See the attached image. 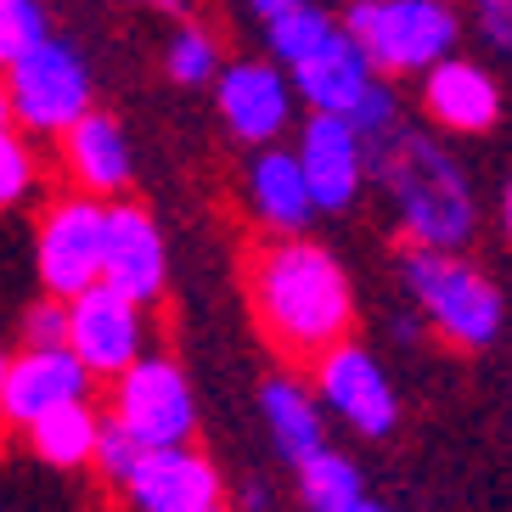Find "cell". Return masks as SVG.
I'll return each instance as SVG.
<instances>
[{
	"instance_id": "30bf717a",
	"label": "cell",
	"mask_w": 512,
	"mask_h": 512,
	"mask_svg": "<svg viewBox=\"0 0 512 512\" xmlns=\"http://www.w3.org/2000/svg\"><path fill=\"white\" fill-rule=\"evenodd\" d=\"M119 496L141 512H214L226 507V484L220 467L192 439H181V445H147Z\"/></svg>"
},
{
	"instance_id": "5bb4252c",
	"label": "cell",
	"mask_w": 512,
	"mask_h": 512,
	"mask_svg": "<svg viewBox=\"0 0 512 512\" xmlns=\"http://www.w3.org/2000/svg\"><path fill=\"white\" fill-rule=\"evenodd\" d=\"M214 102L220 119L231 124V136L248 147H265L293 124V85H287L282 62H220L214 74Z\"/></svg>"
},
{
	"instance_id": "f546056e",
	"label": "cell",
	"mask_w": 512,
	"mask_h": 512,
	"mask_svg": "<svg viewBox=\"0 0 512 512\" xmlns=\"http://www.w3.org/2000/svg\"><path fill=\"white\" fill-rule=\"evenodd\" d=\"M299 0H248V12L259 17V23H271V17H282V12H293Z\"/></svg>"
},
{
	"instance_id": "e0dca14e",
	"label": "cell",
	"mask_w": 512,
	"mask_h": 512,
	"mask_svg": "<svg viewBox=\"0 0 512 512\" xmlns=\"http://www.w3.org/2000/svg\"><path fill=\"white\" fill-rule=\"evenodd\" d=\"M372 74H377L372 57H366V51L344 34V23H338V29H332L304 62H293V68H287L293 96H299L310 113H349V107H355V96L372 85Z\"/></svg>"
},
{
	"instance_id": "1f68e13d",
	"label": "cell",
	"mask_w": 512,
	"mask_h": 512,
	"mask_svg": "<svg viewBox=\"0 0 512 512\" xmlns=\"http://www.w3.org/2000/svg\"><path fill=\"white\" fill-rule=\"evenodd\" d=\"M0 130H12V102H6V79H0Z\"/></svg>"
},
{
	"instance_id": "277c9868",
	"label": "cell",
	"mask_w": 512,
	"mask_h": 512,
	"mask_svg": "<svg viewBox=\"0 0 512 512\" xmlns=\"http://www.w3.org/2000/svg\"><path fill=\"white\" fill-rule=\"evenodd\" d=\"M338 23L372 57L377 74H422L462 40V17L451 0H349Z\"/></svg>"
},
{
	"instance_id": "83f0119b",
	"label": "cell",
	"mask_w": 512,
	"mask_h": 512,
	"mask_svg": "<svg viewBox=\"0 0 512 512\" xmlns=\"http://www.w3.org/2000/svg\"><path fill=\"white\" fill-rule=\"evenodd\" d=\"M17 332H23V344H68V299L40 293L34 304H23Z\"/></svg>"
},
{
	"instance_id": "4316f807",
	"label": "cell",
	"mask_w": 512,
	"mask_h": 512,
	"mask_svg": "<svg viewBox=\"0 0 512 512\" xmlns=\"http://www.w3.org/2000/svg\"><path fill=\"white\" fill-rule=\"evenodd\" d=\"M349 124H355V136L372 147L377 136H389L394 124H406V113H400V96H394V85L383 74H372V85H366L361 96H355V107L344 113Z\"/></svg>"
},
{
	"instance_id": "6da1fadb",
	"label": "cell",
	"mask_w": 512,
	"mask_h": 512,
	"mask_svg": "<svg viewBox=\"0 0 512 512\" xmlns=\"http://www.w3.org/2000/svg\"><path fill=\"white\" fill-rule=\"evenodd\" d=\"M248 304L287 361H316L327 344L349 338L355 293L344 265L304 231H276L248 259Z\"/></svg>"
},
{
	"instance_id": "ffe728a7",
	"label": "cell",
	"mask_w": 512,
	"mask_h": 512,
	"mask_svg": "<svg viewBox=\"0 0 512 512\" xmlns=\"http://www.w3.org/2000/svg\"><path fill=\"white\" fill-rule=\"evenodd\" d=\"M96 428H102V411L91 400H68V406H51L29 422V451L57 473H79V467H91Z\"/></svg>"
},
{
	"instance_id": "7a4b0ae2",
	"label": "cell",
	"mask_w": 512,
	"mask_h": 512,
	"mask_svg": "<svg viewBox=\"0 0 512 512\" xmlns=\"http://www.w3.org/2000/svg\"><path fill=\"white\" fill-rule=\"evenodd\" d=\"M366 175L383 181V192L400 209V226L422 248H462L473 237V186L462 181L456 158L439 141H428L411 124H394L389 136L366 147Z\"/></svg>"
},
{
	"instance_id": "2e32d148",
	"label": "cell",
	"mask_w": 512,
	"mask_h": 512,
	"mask_svg": "<svg viewBox=\"0 0 512 512\" xmlns=\"http://www.w3.org/2000/svg\"><path fill=\"white\" fill-rule=\"evenodd\" d=\"M62 169H68V181L74 192H91V197H124L130 186V141H124L119 119L113 113H96L85 107L68 130H62Z\"/></svg>"
},
{
	"instance_id": "4dcf8cb0",
	"label": "cell",
	"mask_w": 512,
	"mask_h": 512,
	"mask_svg": "<svg viewBox=\"0 0 512 512\" xmlns=\"http://www.w3.org/2000/svg\"><path fill=\"white\" fill-rule=\"evenodd\" d=\"M130 6H147V12H186V0H130Z\"/></svg>"
},
{
	"instance_id": "603a6c76",
	"label": "cell",
	"mask_w": 512,
	"mask_h": 512,
	"mask_svg": "<svg viewBox=\"0 0 512 512\" xmlns=\"http://www.w3.org/2000/svg\"><path fill=\"white\" fill-rule=\"evenodd\" d=\"M164 68H169L175 85H186V91L214 85V74H220V46H214V34L197 29V23H181L175 40H169V51H164Z\"/></svg>"
},
{
	"instance_id": "d4e9b609",
	"label": "cell",
	"mask_w": 512,
	"mask_h": 512,
	"mask_svg": "<svg viewBox=\"0 0 512 512\" xmlns=\"http://www.w3.org/2000/svg\"><path fill=\"white\" fill-rule=\"evenodd\" d=\"M51 34V17L40 0H0V68H12L23 51H34Z\"/></svg>"
},
{
	"instance_id": "3957f363",
	"label": "cell",
	"mask_w": 512,
	"mask_h": 512,
	"mask_svg": "<svg viewBox=\"0 0 512 512\" xmlns=\"http://www.w3.org/2000/svg\"><path fill=\"white\" fill-rule=\"evenodd\" d=\"M400 271H406L411 304L434 321L439 338H451L456 349L496 344L507 304H501L496 282L484 271H473L456 248H422V242H411V254Z\"/></svg>"
},
{
	"instance_id": "d6a6232c",
	"label": "cell",
	"mask_w": 512,
	"mask_h": 512,
	"mask_svg": "<svg viewBox=\"0 0 512 512\" xmlns=\"http://www.w3.org/2000/svg\"><path fill=\"white\" fill-rule=\"evenodd\" d=\"M501 214H507V237H512V186H507V197H501Z\"/></svg>"
},
{
	"instance_id": "836d02e7",
	"label": "cell",
	"mask_w": 512,
	"mask_h": 512,
	"mask_svg": "<svg viewBox=\"0 0 512 512\" xmlns=\"http://www.w3.org/2000/svg\"><path fill=\"white\" fill-rule=\"evenodd\" d=\"M0 372H6V349H0Z\"/></svg>"
},
{
	"instance_id": "5b68a950",
	"label": "cell",
	"mask_w": 512,
	"mask_h": 512,
	"mask_svg": "<svg viewBox=\"0 0 512 512\" xmlns=\"http://www.w3.org/2000/svg\"><path fill=\"white\" fill-rule=\"evenodd\" d=\"M0 79H6L12 124L23 136H51V141H57L96 96L91 68H85L79 46H68L57 34H46L34 51H23L12 68H0Z\"/></svg>"
},
{
	"instance_id": "f1b7e54d",
	"label": "cell",
	"mask_w": 512,
	"mask_h": 512,
	"mask_svg": "<svg viewBox=\"0 0 512 512\" xmlns=\"http://www.w3.org/2000/svg\"><path fill=\"white\" fill-rule=\"evenodd\" d=\"M473 23L490 51H512V0H473Z\"/></svg>"
},
{
	"instance_id": "4fadbf2b",
	"label": "cell",
	"mask_w": 512,
	"mask_h": 512,
	"mask_svg": "<svg viewBox=\"0 0 512 512\" xmlns=\"http://www.w3.org/2000/svg\"><path fill=\"white\" fill-rule=\"evenodd\" d=\"M304 169V186L316 197V214H344L366 181V141L355 136V124L344 113H310L299 124V147H293Z\"/></svg>"
},
{
	"instance_id": "d6986e66",
	"label": "cell",
	"mask_w": 512,
	"mask_h": 512,
	"mask_svg": "<svg viewBox=\"0 0 512 512\" xmlns=\"http://www.w3.org/2000/svg\"><path fill=\"white\" fill-rule=\"evenodd\" d=\"M259 411H265V428H271L276 451L287 467H299L310 451L327 445V417H321V400L304 389L299 377H271L259 389Z\"/></svg>"
},
{
	"instance_id": "cb8c5ba5",
	"label": "cell",
	"mask_w": 512,
	"mask_h": 512,
	"mask_svg": "<svg viewBox=\"0 0 512 512\" xmlns=\"http://www.w3.org/2000/svg\"><path fill=\"white\" fill-rule=\"evenodd\" d=\"M34 181H40V152L29 147V136L23 130H0V214L17 209L23 197L34 192Z\"/></svg>"
},
{
	"instance_id": "8992f818",
	"label": "cell",
	"mask_w": 512,
	"mask_h": 512,
	"mask_svg": "<svg viewBox=\"0 0 512 512\" xmlns=\"http://www.w3.org/2000/svg\"><path fill=\"white\" fill-rule=\"evenodd\" d=\"M141 445H181L197 434V394L169 355H136L113 377V411Z\"/></svg>"
},
{
	"instance_id": "8fae6325",
	"label": "cell",
	"mask_w": 512,
	"mask_h": 512,
	"mask_svg": "<svg viewBox=\"0 0 512 512\" xmlns=\"http://www.w3.org/2000/svg\"><path fill=\"white\" fill-rule=\"evenodd\" d=\"M113 293L136 304H158L169 282V248H164V231L141 203L130 197H107V214H102V276Z\"/></svg>"
},
{
	"instance_id": "7402d4cb",
	"label": "cell",
	"mask_w": 512,
	"mask_h": 512,
	"mask_svg": "<svg viewBox=\"0 0 512 512\" xmlns=\"http://www.w3.org/2000/svg\"><path fill=\"white\" fill-rule=\"evenodd\" d=\"M332 29H338V17H327L321 6L299 0L293 12H282V17H271V23H265V40H271V57L282 62V68H293V62L310 57V51H316Z\"/></svg>"
},
{
	"instance_id": "9c48e42d",
	"label": "cell",
	"mask_w": 512,
	"mask_h": 512,
	"mask_svg": "<svg viewBox=\"0 0 512 512\" xmlns=\"http://www.w3.org/2000/svg\"><path fill=\"white\" fill-rule=\"evenodd\" d=\"M316 400L321 411L349 422L361 439H389L394 422H400V406H394L383 366L372 361V349L349 344V338H338V344H327L316 355Z\"/></svg>"
},
{
	"instance_id": "9a60e30c",
	"label": "cell",
	"mask_w": 512,
	"mask_h": 512,
	"mask_svg": "<svg viewBox=\"0 0 512 512\" xmlns=\"http://www.w3.org/2000/svg\"><path fill=\"white\" fill-rule=\"evenodd\" d=\"M422 113L439 124V130H456V136H484L496 130L501 119V85L484 74L479 62L467 57H439L422 68Z\"/></svg>"
},
{
	"instance_id": "44dd1931",
	"label": "cell",
	"mask_w": 512,
	"mask_h": 512,
	"mask_svg": "<svg viewBox=\"0 0 512 512\" xmlns=\"http://www.w3.org/2000/svg\"><path fill=\"white\" fill-rule=\"evenodd\" d=\"M293 473H299V501L316 512H372L377 507L361 479V467L349 462L344 451H332V445L310 451Z\"/></svg>"
},
{
	"instance_id": "7c38bea8",
	"label": "cell",
	"mask_w": 512,
	"mask_h": 512,
	"mask_svg": "<svg viewBox=\"0 0 512 512\" xmlns=\"http://www.w3.org/2000/svg\"><path fill=\"white\" fill-rule=\"evenodd\" d=\"M91 389L96 377L68 344H23V355H6V372H0V422L29 428L51 406L91 400Z\"/></svg>"
},
{
	"instance_id": "ba28073f",
	"label": "cell",
	"mask_w": 512,
	"mask_h": 512,
	"mask_svg": "<svg viewBox=\"0 0 512 512\" xmlns=\"http://www.w3.org/2000/svg\"><path fill=\"white\" fill-rule=\"evenodd\" d=\"M68 349L91 377H119L136 355H147V304L113 293L107 282L79 287L68 299Z\"/></svg>"
},
{
	"instance_id": "484cf974",
	"label": "cell",
	"mask_w": 512,
	"mask_h": 512,
	"mask_svg": "<svg viewBox=\"0 0 512 512\" xmlns=\"http://www.w3.org/2000/svg\"><path fill=\"white\" fill-rule=\"evenodd\" d=\"M141 451H147V445H141L119 417H102V428H96V451H91L96 479H102L107 490H124V479H130V467L141 462Z\"/></svg>"
},
{
	"instance_id": "ac0fdd59",
	"label": "cell",
	"mask_w": 512,
	"mask_h": 512,
	"mask_svg": "<svg viewBox=\"0 0 512 512\" xmlns=\"http://www.w3.org/2000/svg\"><path fill=\"white\" fill-rule=\"evenodd\" d=\"M248 203H254V220L265 231H304L316 220V197L304 186L299 158L287 147H271V141L248 164Z\"/></svg>"
},
{
	"instance_id": "52a82bcc",
	"label": "cell",
	"mask_w": 512,
	"mask_h": 512,
	"mask_svg": "<svg viewBox=\"0 0 512 512\" xmlns=\"http://www.w3.org/2000/svg\"><path fill=\"white\" fill-rule=\"evenodd\" d=\"M102 214H107V197H91V192L57 197L40 214V231H34V276H40L46 293L74 299L79 287H91L102 276Z\"/></svg>"
}]
</instances>
